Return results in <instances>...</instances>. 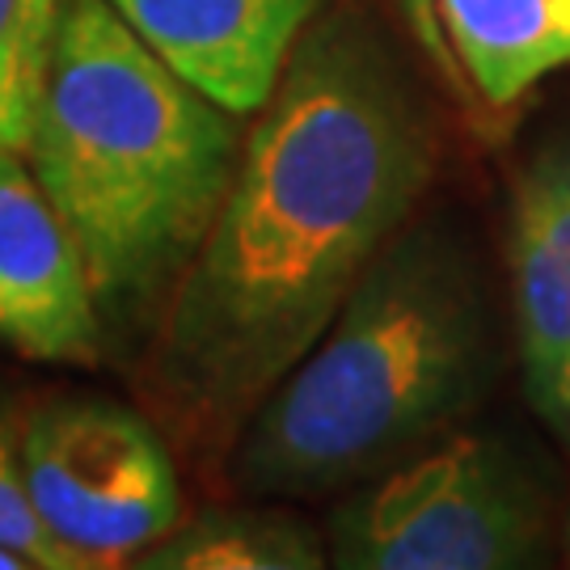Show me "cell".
Wrapping results in <instances>:
<instances>
[{
    "label": "cell",
    "instance_id": "cell-4",
    "mask_svg": "<svg viewBox=\"0 0 570 570\" xmlns=\"http://www.w3.org/2000/svg\"><path fill=\"white\" fill-rule=\"evenodd\" d=\"M343 570H520L553 553L546 469L503 435H444L435 449L351 487L326 524Z\"/></svg>",
    "mask_w": 570,
    "mask_h": 570
},
{
    "label": "cell",
    "instance_id": "cell-14",
    "mask_svg": "<svg viewBox=\"0 0 570 570\" xmlns=\"http://www.w3.org/2000/svg\"><path fill=\"white\" fill-rule=\"evenodd\" d=\"M0 570H30V567H26V558H21V553L0 546Z\"/></svg>",
    "mask_w": 570,
    "mask_h": 570
},
{
    "label": "cell",
    "instance_id": "cell-1",
    "mask_svg": "<svg viewBox=\"0 0 570 570\" xmlns=\"http://www.w3.org/2000/svg\"><path fill=\"white\" fill-rule=\"evenodd\" d=\"M435 153V119L385 30L364 9L317 13L165 296L153 389L183 435L228 452L410 225Z\"/></svg>",
    "mask_w": 570,
    "mask_h": 570
},
{
    "label": "cell",
    "instance_id": "cell-7",
    "mask_svg": "<svg viewBox=\"0 0 570 570\" xmlns=\"http://www.w3.org/2000/svg\"><path fill=\"white\" fill-rule=\"evenodd\" d=\"M508 275L524 397L570 440V131L541 144L515 174Z\"/></svg>",
    "mask_w": 570,
    "mask_h": 570
},
{
    "label": "cell",
    "instance_id": "cell-6",
    "mask_svg": "<svg viewBox=\"0 0 570 570\" xmlns=\"http://www.w3.org/2000/svg\"><path fill=\"white\" fill-rule=\"evenodd\" d=\"M0 338L42 364H85L102 343L81 249L18 148H0Z\"/></svg>",
    "mask_w": 570,
    "mask_h": 570
},
{
    "label": "cell",
    "instance_id": "cell-9",
    "mask_svg": "<svg viewBox=\"0 0 570 570\" xmlns=\"http://www.w3.org/2000/svg\"><path fill=\"white\" fill-rule=\"evenodd\" d=\"M465 94L508 110L570 68V0H435Z\"/></svg>",
    "mask_w": 570,
    "mask_h": 570
},
{
    "label": "cell",
    "instance_id": "cell-5",
    "mask_svg": "<svg viewBox=\"0 0 570 570\" xmlns=\"http://www.w3.org/2000/svg\"><path fill=\"white\" fill-rule=\"evenodd\" d=\"M42 524L98 567H131L183 520L178 469L157 428L106 397H51L18 423Z\"/></svg>",
    "mask_w": 570,
    "mask_h": 570
},
{
    "label": "cell",
    "instance_id": "cell-13",
    "mask_svg": "<svg viewBox=\"0 0 570 570\" xmlns=\"http://www.w3.org/2000/svg\"><path fill=\"white\" fill-rule=\"evenodd\" d=\"M397 9H402V21H406L414 47L428 56V63L440 72V81L465 94L461 68H456V60H452L449 42H444V30H440V18H435V0H397Z\"/></svg>",
    "mask_w": 570,
    "mask_h": 570
},
{
    "label": "cell",
    "instance_id": "cell-12",
    "mask_svg": "<svg viewBox=\"0 0 570 570\" xmlns=\"http://www.w3.org/2000/svg\"><path fill=\"white\" fill-rule=\"evenodd\" d=\"M0 546L26 558L35 570H85V562L42 524L21 473L18 419L0 402Z\"/></svg>",
    "mask_w": 570,
    "mask_h": 570
},
{
    "label": "cell",
    "instance_id": "cell-2",
    "mask_svg": "<svg viewBox=\"0 0 570 570\" xmlns=\"http://www.w3.org/2000/svg\"><path fill=\"white\" fill-rule=\"evenodd\" d=\"M494 376L478 258L449 225H406L346 292L326 334L228 444L245 499H317L444 440Z\"/></svg>",
    "mask_w": 570,
    "mask_h": 570
},
{
    "label": "cell",
    "instance_id": "cell-10",
    "mask_svg": "<svg viewBox=\"0 0 570 570\" xmlns=\"http://www.w3.org/2000/svg\"><path fill=\"white\" fill-rule=\"evenodd\" d=\"M144 570H322L326 537L279 499L207 508L178 520L157 546L131 558Z\"/></svg>",
    "mask_w": 570,
    "mask_h": 570
},
{
    "label": "cell",
    "instance_id": "cell-8",
    "mask_svg": "<svg viewBox=\"0 0 570 570\" xmlns=\"http://www.w3.org/2000/svg\"><path fill=\"white\" fill-rule=\"evenodd\" d=\"M183 81L258 115L326 0H106Z\"/></svg>",
    "mask_w": 570,
    "mask_h": 570
},
{
    "label": "cell",
    "instance_id": "cell-11",
    "mask_svg": "<svg viewBox=\"0 0 570 570\" xmlns=\"http://www.w3.org/2000/svg\"><path fill=\"white\" fill-rule=\"evenodd\" d=\"M68 0H0V148H30Z\"/></svg>",
    "mask_w": 570,
    "mask_h": 570
},
{
    "label": "cell",
    "instance_id": "cell-15",
    "mask_svg": "<svg viewBox=\"0 0 570 570\" xmlns=\"http://www.w3.org/2000/svg\"><path fill=\"white\" fill-rule=\"evenodd\" d=\"M558 550H562V562L570 567V508H567V520H562V546Z\"/></svg>",
    "mask_w": 570,
    "mask_h": 570
},
{
    "label": "cell",
    "instance_id": "cell-3",
    "mask_svg": "<svg viewBox=\"0 0 570 570\" xmlns=\"http://www.w3.org/2000/svg\"><path fill=\"white\" fill-rule=\"evenodd\" d=\"M242 157V115L144 47L106 0L63 4L26 161L81 249L98 308L169 296Z\"/></svg>",
    "mask_w": 570,
    "mask_h": 570
}]
</instances>
